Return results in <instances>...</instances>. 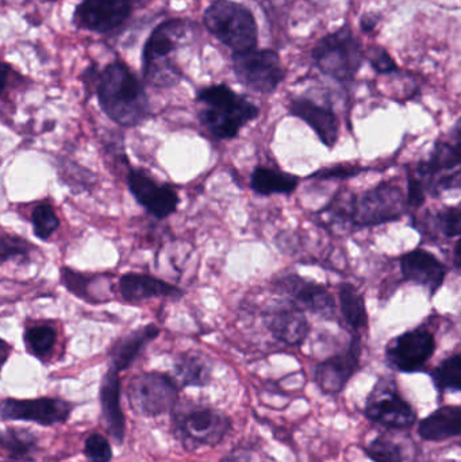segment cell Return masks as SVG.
Returning <instances> with one entry per match:
<instances>
[{
    "label": "cell",
    "instance_id": "cell-1",
    "mask_svg": "<svg viewBox=\"0 0 461 462\" xmlns=\"http://www.w3.org/2000/svg\"><path fill=\"white\" fill-rule=\"evenodd\" d=\"M86 84L94 87L103 113L119 126L135 127L151 116V103L143 83L122 61L106 65L105 69L87 70Z\"/></svg>",
    "mask_w": 461,
    "mask_h": 462
},
{
    "label": "cell",
    "instance_id": "cell-2",
    "mask_svg": "<svg viewBox=\"0 0 461 462\" xmlns=\"http://www.w3.org/2000/svg\"><path fill=\"white\" fill-rule=\"evenodd\" d=\"M406 211L408 205L402 189L390 181H383L362 194L338 192L319 214L362 229L400 221Z\"/></svg>",
    "mask_w": 461,
    "mask_h": 462
},
{
    "label": "cell",
    "instance_id": "cell-3",
    "mask_svg": "<svg viewBox=\"0 0 461 462\" xmlns=\"http://www.w3.org/2000/svg\"><path fill=\"white\" fill-rule=\"evenodd\" d=\"M197 102L203 106L199 111L200 124L219 141L235 140L246 125L260 116L259 106L226 83L198 89Z\"/></svg>",
    "mask_w": 461,
    "mask_h": 462
},
{
    "label": "cell",
    "instance_id": "cell-4",
    "mask_svg": "<svg viewBox=\"0 0 461 462\" xmlns=\"http://www.w3.org/2000/svg\"><path fill=\"white\" fill-rule=\"evenodd\" d=\"M189 19L172 18L161 22L146 40L143 51V80L157 88H170L183 79L172 57L192 32Z\"/></svg>",
    "mask_w": 461,
    "mask_h": 462
},
{
    "label": "cell",
    "instance_id": "cell-5",
    "mask_svg": "<svg viewBox=\"0 0 461 462\" xmlns=\"http://www.w3.org/2000/svg\"><path fill=\"white\" fill-rule=\"evenodd\" d=\"M203 26L232 53L259 46V24L251 8L235 0H211L203 11Z\"/></svg>",
    "mask_w": 461,
    "mask_h": 462
},
{
    "label": "cell",
    "instance_id": "cell-6",
    "mask_svg": "<svg viewBox=\"0 0 461 462\" xmlns=\"http://www.w3.org/2000/svg\"><path fill=\"white\" fill-rule=\"evenodd\" d=\"M311 61L322 75L349 86L364 64V49L349 24H344L317 41L311 49Z\"/></svg>",
    "mask_w": 461,
    "mask_h": 462
},
{
    "label": "cell",
    "instance_id": "cell-7",
    "mask_svg": "<svg viewBox=\"0 0 461 462\" xmlns=\"http://www.w3.org/2000/svg\"><path fill=\"white\" fill-rule=\"evenodd\" d=\"M173 431L187 450L216 448L232 430V420L210 404L176 403L172 409Z\"/></svg>",
    "mask_w": 461,
    "mask_h": 462
},
{
    "label": "cell",
    "instance_id": "cell-8",
    "mask_svg": "<svg viewBox=\"0 0 461 462\" xmlns=\"http://www.w3.org/2000/svg\"><path fill=\"white\" fill-rule=\"evenodd\" d=\"M461 132L460 119L452 129L451 141H438L427 160L417 162L409 172L424 187L427 195L438 198L444 192L460 189Z\"/></svg>",
    "mask_w": 461,
    "mask_h": 462
},
{
    "label": "cell",
    "instance_id": "cell-9",
    "mask_svg": "<svg viewBox=\"0 0 461 462\" xmlns=\"http://www.w3.org/2000/svg\"><path fill=\"white\" fill-rule=\"evenodd\" d=\"M363 414L370 422L392 431L410 430L419 422L416 409L392 376L379 377L365 398Z\"/></svg>",
    "mask_w": 461,
    "mask_h": 462
},
{
    "label": "cell",
    "instance_id": "cell-10",
    "mask_svg": "<svg viewBox=\"0 0 461 462\" xmlns=\"http://www.w3.org/2000/svg\"><path fill=\"white\" fill-rule=\"evenodd\" d=\"M232 67L238 83L256 94H273L286 79L281 54L273 49L257 46L232 53Z\"/></svg>",
    "mask_w": 461,
    "mask_h": 462
},
{
    "label": "cell",
    "instance_id": "cell-11",
    "mask_svg": "<svg viewBox=\"0 0 461 462\" xmlns=\"http://www.w3.org/2000/svg\"><path fill=\"white\" fill-rule=\"evenodd\" d=\"M130 406L143 417H159L172 411L179 402V384L160 372L138 374L127 388Z\"/></svg>",
    "mask_w": 461,
    "mask_h": 462
},
{
    "label": "cell",
    "instance_id": "cell-12",
    "mask_svg": "<svg viewBox=\"0 0 461 462\" xmlns=\"http://www.w3.org/2000/svg\"><path fill=\"white\" fill-rule=\"evenodd\" d=\"M435 336L429 328H416L395 337L384 350L387 366L400 374L424 372L436 353Z\"/></svg>",
    "mask_w": 461,
    "mask_h": 462
},
{
    "label": "cell",
    "instance_id": "cell-13",
    "mask_svg": "<svg viewBox=\"0 0 461 462\" xmlns=\"http://www.w3.org/2000/svg\"><path fill=\"white\" fill-rule=\"evenodd\" d=\"M272 287L300 311L310 312L322 319H335L336 300L325 285L297 273H289L276 277Z\"/></svg>",
    "mask_w": 461,
    "mask_h": 462
},
{
    "label": "cell",
    "instance_id": "cell-14",
    "mask_svg": "<svg viewBox=\"0 0 461 462\" xmlns=\"http://www.w3.org/2000/svg\"><path fill=\"white\" fill-rule=\"evenodd\" d=\"M362 356V336L354 334L346 350L317 364L313 371V379L322 395L330 398L341 395L352 377L359 372Z\"/></svg>",
    "mask_w": 461,
    "mask_h": 462
},
{
    "label": "cell",
    "instance_id": "cell-15",
    "mask_svg": "<svg viewBox=\"0 0 461 462\" xmlns=\"http://www.w3.org/2000/svg\"><path fill=\"white\" fill-rule=\"evenodd\" d=\"M126 183L138 205L159 221L167 219L178 210L180 203L178 191L170 184L159 183L145 171L129 168Z\"/></svg>",
    "mask_w": 461,
    "mask_h": 462
},
{
    "label": "cell",
    "instance_id": "cell-16",
    "mask_svg": "<svg viewBox=\"0 0 461 462\" xmlns=\"http://www.w3.org/2000/svg\"><path fill=\"white\" fill-rule=\"evenodd\" d=\"M132 13V0H81L73 22L80 29L106 34L119 29Z\"/></svg>",
    "mask_w": 461,
    "mask_h": 462
},
{
    "label": "cell",
    "instance_id": "cell-17",
    "mask_svg": "<svg viewBox=\"0 0 461 462\" xmlns=\"http://www.w3.org/2000/svg\"><path fill=\"white\" fill-rule=\"evenodd\" d=\"M70 406L60 399L41 398L32 401L5 399L0 403V417L5 420H29L43 426L62 423L69 418Z\"/></svg>",
    "mask_w": 461,
    "mask_h": 462
},
{
    "label": "cell",
    "instance_id": "cell-18",
    "mask_svg": "<svg viewBox=\"0 0 461 462\" xmlns=\"http://www.w3.org/2000/svg\"><path fill=\"white\" fill-rule=\"evenodd\" d=\"M289 114L305 122L327 149L337 145L340 119L330 106L319 105L311 97H297L290 100Z\"/></svg>",
    "mask_w": 461,
    "mask_h": 462
},
{
    "label": "cell",
    "instance_id": "cell-19",
    "mask_svg": "<svg viewBox=\"0 0 461 462\" xmlns=\"http://www.w3.org/2000/svg\"><path fill=\"white\" fill-rule=\"evenodd\" d=\"M264 323L273 338L287 346H302L310 334V323L305 312L290 301H281L267 310Z\"/></svg>",
    "mask_w": 461,
    "mask_h": 462
},
{
    "label": "cell",
    "instance_id": "cell-20",
    "mask_svg": "<svg viewBox=\"0 0 461 462\" xmlns=\"http://www.w3.org/2000/svg\"><path fill=\"white\" fill-rule=\"evenodd\" d=\"M400 268L406 282L427 288L430 296H435L441 290L448 273V269L438 255L421 247L405 253L401 257Z\"/></svg>",
    "mask_w": 461,
    "mask_h": 462
},
{
    "label": "cell",
    "instance_id": "cell-21",
    "mask_svg": "<svg viewBox=\"0 0 461 462\" xmlns=\"http://www.w3.org/2000/svg\"><path fill=\"white\" fill-rule=\"evenodd\" d=\"M119 292L122 299L130 303L149 300L154 298L180 299L184 291L164 280L151 274L126 273L119 279Z\"/></svg>",
    "mask_w": 461,
    "mask_h": 462
},
{
    "label": "cell",
    "instance_id": "cell-22",
    "mask_svg": "<svg viewBox=\"0 0 461 462\" xmlns=\"http://www.w3.org/2000/svg\"><path fill=\"white\" fill-rule=\"evenodd\" d=\"M60 279L65 290L87 303L99 304L111 300L113 284L108 274H87L62 266Z\"/></svg>",
    "mask_w": 461,
    "mask_h": 462
},
{
    "label": "cell",
    "instance_id": "cell-23",
    "mask_svg": "<svg viewBox=\"0 0 461 462\" xmlns=\"http://www.w3.org/2000/svg\"><path fill=\"white\" fill-rule=\"evenodd\" d=\"M417 425V434L425 442H446L459 439L461 409L457 404H446L422 418Z\"/></svg>",
    "mask_w": 461,
    "mask_h": 462
},
{
    "label": "cell",
    "instance_id": "cell-24",
    "mask_svg": "<svg viewBox=\"0 0 461 462\" xmlns=\"http://www.w3.org/2000/svg\"><path fill=\"white\" fill-rule=\"evenodd\" d=\"M100 404L103 417L107 425L108 433L116 444H122L124 439V417L121 409V380L118 372L108 369L103 377L100 388Z\"/></svg>",
    "mask_w": 461,
    "mask_h": 462
},
{
    "label": "cell",
    "instance_id": "cell-25",
    "mask_svg": "<svg viewBox=\"0 0 461 462\" xmlns=\"http://www.w3.org/2000/svg\"><path fill=\"white\" fill-rule=\"evenodd\" d=\"M159 334L160 328L151 323V325L137 328V330L119 339L114 345L113 349L110 350V368L118 372V374L126 371L137 360L138 356L143 353L146 345L157 338Z\"/></svg>",
    "mask_w": 461,
    "mask_h": 462
},
{
    "label": "cell",
    "instance_id": "cell-26",
    "mask_svg": "<svg viewBox=\"0 0 461 462\" xmlns=\"http://www.w3.org/2000/svg\"><path fill=\"white\" fill-rule=\"evenodd\" d=\"M176 383L180 387L205 388L213 380V361L200 352L181 353L175 361Z\"/></svg>",
    "mask_w": 461,
    "mask_h": 462
},
{
    "label": "cell",
    "instance_id": "cell-27",
    "mask_svg": "<svg viewBox=\"0 0 461 462\" xmlns=\"http://www.w3.org/2000/svg\"><path fill=\"white\" fill-rule=\"evenodd\" d=\"M300 178L292 173L271 167L254 168L251 176V189L260 197L290 195L297 189Z\"/></svg>",
    "mask_w": 461,
    "mask_h": 462
},
{
    "label": "cell",
    "instance_id": "cell-28",
    "mask_svg": "<svg viewBox=\"0 0 461 462\" xmlns=\"http://www.w3.org/2000/svg\"><path fill=\"white\" fill-rule=\"evenodd\" d=\"M338 299L346 325L354 331V334H360V331L365 330L368 328V312L364 295L359 292L355 285L344 282L338 287Z\"/></svg>",
    "mask_w": 461,
    "mask_h": 462
},
{
    "label": "cell",
    "instance_id": "cell-29",
    "mask_svg": "<svg viewBox=\"0 0 461 462\" xmlns=\"http://www.w3.org/2000/svg\"><path fill=\"white\" fill-rule=\"evenodd\" d=\"M430 379L443 399L447 393H459L461 391V355L459 352L444 358L430 371Z\"/></svg>",
    "mask_w": 461,
    "mask_h": 462
},
{
    "label": "cell",
    "instance_id": "cell-30",
    "mask_svg": "<svg viewBox=\"0 0 461 462\" xmlns=\"http://www.w3.org/2000/svg\"><path fill=\"white\" fill-rule=\"evenodd\" d=\"M37 447L34 434L24 429L0 430V450L15 460H24Z\"/></svg>",
    "mask_w": 461,
    "mask_h": 462
},
{
    "label": "cell",
    "instance_id": "cell-31",
    "mask_svg": "<svg viewBox=\"0 0 461 462\" xmlns=\"http://www.w3.org/2000/svg\"><path fill=\"white\" fill-rule=\"evenodd\" d=\"M427 226L424 231L428 234H438L447 239L459 238L461 231V210L459 206H448L441 210L436 211L435 214L428 216L425 221ZM421 231V233H424Z\"/></svg>",
    "mask_w": 461,
    "mask_h": 462
},
{
    "label": "cell",
    "instance_id": "cell-32",
    "mask_svg": "<svg viewBox=\"0 0 461 462\" xmlns=\"http://www.w3.org/2000/svg\"><path fill=\"white\" fill-rule=\"evenodd\" d=\"M373 462H405V449L389 434L381 433L362 448Z\"/></svg>",
    "mask_w": 461,
    "mask_h": 462
},
{
    "label": "cell",
    "instance_id": "cell-33",
    "mask_svg": "<svg viewBox=\"0 0 461 462\" xmlns=\"http://www.w3.org/2000/svg\"><path fill=\"white\" fill-rule=\"evenodd\" d=\"M57 331L51 326H32L24 331V344L27 352L37 358H45L51 355L56 345Z\"/></svg>",
    "mask_w": 461,
    "mask_h": 462
},
{
    "label": "cell",
    "instance_id": "cell-34",
    "mask_svg": "<svg viewBox=\"0 0 461 462\" xmlns=\"http://www.w3.org/2000/svg\"><path fill=\"white\" fill-rule=\"evenodd\" d=\"M32 233L41 241H48L60 229V219L51 203H38L32 211Z\"/></svg>",
    "mask_w": 461,
    "mask_h": 462
},
{
    "label": "cell",
    "instance_id": "cell-35",
    "mask_svg": "<svg viewBox=\"0 0 461 462\" xmlns=\"http://www.w3.org/2000/svg\"><path fill=\"white\" fill-rule=\"evenodd\" d=\"M37 247L30 244L27 239L14 234L0 233V265L10 260H29Z\"/></svg>",
    "mask_w": 461,
    "mask_h": 462
},
{
    "label": "cell",
    "instance_id": "cell-36",
    "mask_svg": "<svg viewBox=\"0 0 461 462\" xmlns=\"http://www.w3.org/2000/svg\"><path fill=\"white\" fill-rule=\"evenodd\" d=\"M365 60L378 75H394L400 72L397 61L383 46L373 45L364 51Z\"/></svg>",
    "mask_w": 461,
    "mask_h": 462
},
{
    "label": "cell",
    "instance_id": "cell-37",
    "mask_svg": "<svg viewBox=\"0 0 461 462\" xmlns=\"http://www.w3.org/2000/svg\"><path fill=\"white\" fill-rule=\"evenodd\" d=\"M368 168L356 164H340L333 165V167L324 168V170L317 171L309 179H316V180H333V179H352L359 176L360 173L365 172Z\"/></svg>",
    "mask_w": 461,
    "mask_h": 462
},
{
    "label": "cell",
    "instance_id": "cell-38",
    "mask_svg": "<svg viewBox=\"0 0 461 462\" xmlns=\"http://www.w3.org/2000/svg\"><path fill=\"white\" fill-rule=\"evenodd\" d=\"M84 453L91 462H110L113 457L110 444L100 434H94L87 439Z\"/></svg>",
    "mask_w": 461,
    "mask_h": 462
},
{
    "label": "cell",
    "instance_id": "cell-39",
    "mask_svg": "<svg viewBox=\"0 0 461 462\" xmlns=\"http://www.w3.org/2000/svg\"><path fill=\"white\" fill-rule=\"evenodd\" d=\"M382 18L375 13H364L360 16L359 26L360 30L365 34L375 32L381 23Z\"/></svg>",
    "mask_w": 461,
    "mask_h": 462
},
{
    "label": "cell",
    "instance_id": "cell-40",
    "mask_svg": "<svg viewBox=\"0 0 461 462\" xmlns=\"http://www.w3.org/2000/svg\"><path fill=\"white\" fill-rule=\"evenodd\" d=\"M11 75H13V69L10 65L0 60V97L5 95V89L10 84Z\"/></svg>",
    "mask_w": 461,
    "mask_h": 462
},
{
    "label": "cell",
    "instance_id": "cell-41",
    "mask_svg": "<svg viewBox=\"0 0 461 462\" xmlns=\"http://www.w3.org/2000/svg\"><path fill=\"white\" fill-rule=\"evenodd\" d=\"M11 352H13V349H11L10 345L5 339L0 338V371H2L3 366L10 358Z\"/></svg>",
    "mask_w": 461,
    "mask_h": 462
},
{
    "label": "cell",
    "instance_id": "cell-42",
    "mask_svg": "<svg viewBox=\"0 0 461 462\" xmlns=\"http://www.w3.org/2000/svg\"><path fill=\"white\" fill-rule=\"evenodd\" d=\"M460 263V241L457 239V241L455 242L454 247V265L456 271H459Z\"/></svg>",
    "mask_w": 461,
    "mask_h": 462
},
{
    "label": "cell",
    "instance_id": "cell-43",
    "mask_svg": "<svg viewBox=\"0 0 461 462\" xmlns=\"http://www.w3.org/2000/svg\"><path fill=\"white\" fill-rule=\"evenodd\" d=\"M132 2H134V0H132Z\"/></svg>",
    "mask_w": 461,
    "mask_h": 462
}]
</instances>
